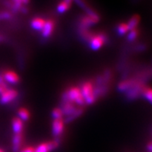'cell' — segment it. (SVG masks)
<instances>
[{
    "instance_id": "obj_1",
    "label": "cell",
    "mask_w": 152,
    "mask_h": 152,
    "mask_svg": "<svg viewBox=\"0 0 152 152\" xmlns=\"http://www.w3.org/2000/svg\"><path fill=\"white\" fill-rule=\"evenodd\" d=\"M78 87L80 89L81 93L85 99V105H92L96 102L94 94V81L90 80H85Z\"/></svg>"
},
{
    "instance_id": "obj_2",
    "label": "cell",
    "mask_w": 152,
    "mask_h": 152,
    "mask_svg": "<svg viewBox=\"0 0 152 152\" xmlns=\"http://www.w3.org/2000/svg\"><path fill=\"white\" fill-rule=\"evenodd\" d=\"M68 97L72 102L78 106H85V102L78 86H71L66 89Z\"/></svg>"
},
{
    "instance_id": "obj_3",
    "label": "cell",
    "mask_w": 152,
    "mask_h": 152,
    "mask_svg": "<svg viewBox=\"0 0 152 152\" xmlns=\"http://www.w3.org/2000/svg\"><path fill=\"white\" fill-rule=\"evenodd\" d=\"M108 39L107 35L104 33L93 34L92 37L88 42V45L92 50L98 51L107 43Z\"/></svg>"
},
{
    "instance_id": "obj_4",
    "label": "cell",
    "mask_w": 152,
    "mask_h": 152,
    "mask_svg": "<svg viewBox=\"0 0 152 152\" xmlns=\"http://www.w3.org/2000/svg\"><path fill=\"white\" fill-rule=\"evenodd\" d=\"M145 87V83H143V82H140L135 86L133 87L132 88H131L128 92L125 93V97L128 101L137 99H138L140 96H142V91H143Z\"/></svg>"
},
{
    "instance_id": "obj_5",
    "label": "cell",
    "mask_w": 152,
    "mask_h": 152,
    "mask_svg": "<svg viewBox=\"0 0 152 152\" xmlns=\"http://www.w3.org/2000/svg\"><path fill=\"white\" fill-rule=\"evenodd\" d=\"M100 20V17L99 14L95 16H89L85 14L80 17L79 19V28L89 29L93 25L97 23Z\"/></svg>"
},
{
    "instance_id": "obj_6",
    "label": "cell",
    "mask_w": 152,
    "mask_h": 152,
    "mask_svg": "<svg viewBox=\"0 0 152 152\" xmlns=\"http://www.w3.org/2000/svg\"><path fill=\"white\" fill-rule=\"evenodd\" d=\"M18 95V91L15 89L7 88L0 94V104L6 105L16 99Z\"/></svg>"
},
{
    "instance_id": "obj_7",
    "label": "cell",
    "mask_w": 152,
    "mask_h": 152,
    "mask_svg": "<svg viewBox=\"0 0 152 152\" xmlns=\"http://www.w3.org/2000/svg\"><path fill=\"white\" fill-rule=\"evenodd\" d=\"M65 123L64 118L53 119L52 124V135L56 139H61L65 129Z\"/></svg>"
},
{
    "instance_id": "obj_8",
    "label": "cell",
    "mask_w": 152,
    "mask_h": 152,
    "mask_svg": "<svg viewBox=\"0 0 152 152\" xmlns=\"http://www.w3.org/2000/svg\"><path fill=\"white\" fill-rule=\"evenodd\" d=\"M140 82H142L137 80L135 77H132V78H126L123 79L118 85V90L120 92L125 93L128 92L129 90L134 87L137 84H138ZM144 83V82H143Z\"/></svg>"
},
{
    "instance_id": "obj_9",
    "label": "cell",
    "mask_w": 152,
    "mask_h": 152,
    "mask_svg": "<svg viewBox=\"0 0 152 152\" xmlns=\"http://www.w3.org/2000/svg\"><path fill=\"white\" fill-rule=\"evenodd\" d=\"M56 23L52 18L47 19L45 21V26H44L42 30V36L45 39L50 37L54 33Z\"/></svg>"
},
{
    "instance_id": "obj_10",
    "label": "cell",
    "mask_w": 152,
    "mask_h": 152,
    "mask_svg": "<svg viewBox=\"0 0 152 152\" xmlns=\"http://www.w3.org/2000/svg\"><path fill=\"white\" fill-rule=\"evenodd\" d=\"M3 77L7 84L17 85L20 82V77L16 72L11 70L6 71L2 73Z\"/></svg>"
},
{
    "instance_id": "obj_11",
    "label": "cell",
    "mask_w": 152,
    "mask_h": 152,
    "mask_svg": "<svg viewBox=\"0 0 152 152\" xmlns=\"http://www.w3.org/2000/svg\"><path fill=\"white\" fill-rule=\"evenodd\" d=\"M23 134L18 133L14 134L11 140V149L14 152H18L23 147Z\"/></svg>"
},
{
    "instance_id": "obj_12",
    "label": "cell",
    "mask_w": 152,
    "mask_h": 152,
    "mask_svg": "<svg viewBox=\"0 0 152 152\" xmlns=\"http://www.w3.org/2000/svg\"><path fill=\"white\" fill-rule=\"evenodd\" d=\"M85 112V106H77L76 109L71 114H70L68 116H66L64 118V121L65 124H68V123H72L73 121L77 119V118L81 116L83 113Z\"/></svg>"
},
{
    "instance_id": "obj_13",
    "label": "cell",
    "mask_w": 152,
    "mask_h": 152,
    "mask_svg": "<svg viewBox=\"0 0 152 152\" xmlns=\"http://www.w3.org/2000/svg\"><path fill=\"white\" fill-rule=\"evenodd\" d=\"M77 107V105L74 104L73 102H71V101L60 104V108L62 110L64 117L68 116L70 114H71L74 111H75Z\"/></svg>"
},
{
    "instance_id": "obj_14",
    "label": "cell",
    "mask_w": 152,
    "mask_h": 152,
    "mask_svg": "<svg viewBox=\"0 0 152 152\" xmlns=\"http://www.w3.org/2000/svg\"><path fill=\"white\" fill-rule=\"evenodd\" d=\"M11 128H12L14 134L22 133L24 128L23 121L18 117H15L11 121Z\"/></svg>"
},
{
    "instance_id": "obj_15",
    "label": "cell",
    "mask_w": 152,
    "mask_h": 152,
    "mask_svg": "<svg viewBox=\"0 0 152 152\" xmlns=\"http://www.w3.org/2000/svg\"><path fill=\"white\" fill-rule=\"evenodd\" d=\"M46 20L40 17H35L30 21V26L31 28L37 31H42L45 26Z\"/></svg>"
},
{
    "instance_id": "obj_16",
    "label": "cell",
    "mask_w": 152,
    "mask_h": 152,
    "mask_svg": "<svg viewBox=\"0 0 152 152\" xmlns=\"http://www.w3.org/2000/svg\"><path fill=\"white\" fill-rule=\"evenodd\" d=\"M73 0H63L57 5L56 11L59 14H64L71 8Z\"/></svg>"
},
{
    "instance_id": "obj_17",
    "label": "cell",
    "mask_w": 152,
    "mask_h": 152,
    "mask_svg": "<svg viewBox=\"0 0 152 152\" xmlns=\"http://www.w3.org/2000/svg\"><path fill=\"white\" fill-rule=\"evenodd\" d=\"M140 20H141V18H140V16L138 14H134L132 16H131V18L129 19L128 22L127 23L129 28V31L131 30L137 28Z\"/></svg>"
},
{
    "instance_id": "obj_18",
    "label": "cell",
    "mask_w": 152,
    "mask_h": 152,
    "mask_svg": "<svg viewBox=\"0 0 152 152\" xmlns=\"http://www.w3.org/2000/svg\"><path fill=\"white\" fill-rule=\"evenodd\" d=\"M18 118H20L23 121H27L30 118V113L27 109L26 108H20L18 110L17 112Z\"/></svg>"
},
{
    "instance_id": "obj_19",
    "label": "cell",
    "mask_w": 152,
    "mask_h": 152,
    "mask_svg": "<svg viewBox=\"0 0 152 152\" xmlns=\"http://www.w3.org/2000/svg\"><path fill=\"white\" fill-rule=\"evenodd\" d=\"M116 30L118 34L121 36H123L128 34L129 32V28L127 23H120L117 26Z\"/></svg>"
},
{
    "instance_id": "obj_20",
    "label": "cell",
    "mask_w": 152,
    "mask_h": 152,
    "mask_svg": "<svg viewBox=\"0 0 152 152\" xmlns=\"http://www.w3.org/2000/svg\"><path fill=\"white\" fill-rule=\"evenodd\" d=\"M139 35H140V30L138 28L131 30L130 32H128V35H127V39L130 42H132L137 39Z\"/></svg>"
},
{
    "instance_id": "obj_21",
    "label": "cell",
    "mask_w": 152,
    "mask_h": 152,
    "mask_svg": "<svg viewBox=\"0 0 152 152\" xmlns=\"http://www.w3.org/2000/svg\"><path fill=\"white\" fill-rule=\"evenodd\" d=\"M142 96L149 102L150 103L152 104V88L149 87H145L144 88L143 91H142Z\"/></svg>"
},
{
    "instance_id": "obj_22",
    "label": "cell",
    "mask_w": 152,
    "mask_h": 152,
    "mask_svg": "<svg viewBox=\"0 0 152 152\" xmlns=\"http://www.w3.org/2000/svg\"><path fill=\"white\" fill-rule=\"evenodd\" d=\"M52 117L53 119L64 118V113H63L62 110L61 109L60 107H56L52 110Z\"/></svg>"
},
{
    "instance_id": "obj_23",
    "label": "cell",
    "mask_w": 152,
    "mask_h": 152,
    "mask_svg": "<svg viewBox=\"0 0 152 152\" xmlns=\"http://www.w3.org/2000/svg\"><path fill=\"white\" fill-rule=\"evenodd\" d=\"M12 17V14L11 12L7 11H4L0 12V20H9Z\"/></svg>"
},
{
    "instance_id": "obj_24",
    "label": "cell",
    "mask_w": 152,
    "mask_h": 152,
    "mask_svg": "<svg viewBox=\"0 0 152 152\" xmlns=\"http://www.w3.org/2000/svg\"><path fill=\"white\" fill-rule=\"evenodd\" d=\"M35 147L33 146H26V147H23L18 152H35Z\"/></svg>"
},
{
    "instance_id": "obj_25",
    "label": "cell",
    "mask_w": 152,
    "mask_h": 152,
    "mask_svg": "<svg viewBox=\"0 0 152 152\" xmlns=\"http://www.w3.org/2000/svg\"><path fill=\"white\" fill-rule=\"evenodd\" d=\"M7 88H9L8 85H0V94L2 93L4 91L7 90Z\"/></svg>"
},
{
    "instance_id": "obj_26",
    "label": "cell",
    "mask_w": 152,
    "mask_h": 152,
    "mask_svg": "<svg viewBox=\"0 0 152 152\" xmlns=\"http://www.w3.org/2000/svg\"><path fill=\"white\" fill-rule=\"evenodd\" d=\"M147 149L150 152H152V142H150L147 144Z\"/></svg>"
},
{
    "instance_id": "obj_27",
    "label": "cell",
    "mask_w": 152,
    "mask_h": 152,
    "mask_svg": "<svg viewBox=\"0 0 152 152\" xmlns=\"http://www.w3.org/2000/svg\"><path fill=\"white\" fill-rule=\"evenodd\" d=\"M4 40V36L0 35V43L2 42Z\"/></svg>"
},
{
    "instance_id": "obj_28",
    "label": "cell",
    "mask_w": 152,
    "mask_h": 152,
    "mask_svg": "<svg viewBox=\"0 0 152 152\" xmlns=\"http://www.w3.org/2000/svg\"><path fill=\"white\" fill-rule=\"evenodd\" d=\"M29 2H30V0H23V4L26 5Z\"/></svg>"
},
{
    "instance_id": "obj_29",
    "label": "cell",
    "mask_w": 152,
    "mask_h": 152,
    "mask_svg": "<svg viewBox=\"0 0 152 152\" xmlns=\"http://www.w3.org/2000/svg\"><path fill=\"white\" fill-rule=\"evenodd\" d=\"M0 152H6L5 150L2 149V148H0Z\"/></svg>"
}]
</instances>
